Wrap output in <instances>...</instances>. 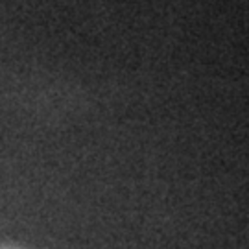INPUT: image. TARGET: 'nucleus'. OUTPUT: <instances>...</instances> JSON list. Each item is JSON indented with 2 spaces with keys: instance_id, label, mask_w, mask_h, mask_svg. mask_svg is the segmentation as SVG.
Masks as SVG:
<instances>
[{
  "instance_id": "1",
  "label": "nucleus",
  "mask_w": 249,
  "mask_h": 249,
  "mask_svg": "<svg viewBox=\"0 0 249 249\" xmlns=\"http://www.w3.org/2000/svg\"><path fill=\"white\" fill-rule=\"evenodd\" d=\"M0 249H24V248H18V246H11V244H2V242H0Z\"/></svg>"
}]
</instances>
